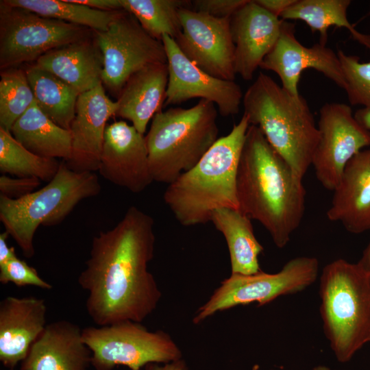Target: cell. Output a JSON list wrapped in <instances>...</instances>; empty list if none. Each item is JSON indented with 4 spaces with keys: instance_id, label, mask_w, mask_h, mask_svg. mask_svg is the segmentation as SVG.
<instances>
[{
    "instance_id": "cell-1",
    "label": "cell",
    "mask_w": 370,
    "mask_h": 370,
    "mask_svg": "<svg viewBox=\"0 0 370 370\" xmlns=\"http://www.w3.org/2000/svg\"><path fill=\"white\" fill-rule=\"evenodd\" d=\"M153 218L130 207L112 229L94 236L79 285L88 293L86 309L98 326L141 323L156 308L162 293L148 264L154 254Z\"/></svg>"
},
{
    "instance_id": "cell-2",
    "label": "cell",
    "mask_w": 370,
    "mask_h": 370,
    "mask_svg": "<svg viewBox=\"0 0 370 370\" xmlns=\"http://www.w3.org/2000/svg\"><path fill=\"white\" fill-rule=\"evenodd\" d=\"M306 195L302 179L271 146L261 130L250 125L237 171L238 209L258 221L275 246L282 249L301 223Z\"/></svg>"
},
{
    "instance_id": "cell-3",
    "label": "cell",
    "mask_w": 370,
    "mask_h": 370,
    "mask_svg": "<svg viewBox=\"0 0 370 370\" xmlns=\"http://www.w3.org/2000/svg\"><path fill=\"white\" fill-rule=\"evenodd\" d=\"M249 125L243 114L230 132L219 138L195 166L168 184L163 199L180 224H205L218 208L238 209L237 171Z\"/></svg>"
},
{
    "instance_id": "cell-4",
    "label": "cell",
    "mask_w": 370,
    "mask_h": 370,
    "mask_svg": "<svg viewBox=\"0 0 370 370\" xmlns=\"http://www.w3.org/2000/svg\"><path fill=\"white\" fill-rule=\"evenodd\" d=\"M244 113L301 179L311 166L319 130L307 101L260 73L243 98Z\"/></svg>"
},
{
    "instance_id": "cell-5",
    "label": "cell",
    "mask_w": 370,
    "mask_h": 370,
    "mask_svg": "<svg viewBox=\"0 0 370 370\" xmlns=\"http://www.w3.org/2000/svg\"><path fill=\"white\" fill-rule=\"evenodd\" d=\"M320 313L336 359L347 362L370 338V272L340 258L320 276Z\"/></svg>"
},
{
    "instance_id": "cell-6",
    "label": "cell",
    "mask_w": 370,
    "mask_h": 370,
    "mask_svg": "<svg viewBox=\"0 0 370 370\" xmlns=\"http://www.w3.org/2000/svg\"><path fill=\"white\" fill-rule=\"evenodd\" d=\"M217 118L215 104L206 99L158 112L145 136L153 181L169 184L195 166L219 138Z\"/></svg>"
},
{
    "instance_id": "cell-7",
    "label": "cell",
    "mask_w": 370,
    "mask_h": 370,
    "mask_svg": "<svg viewBox=\"0 0 370 370\" xmlns=\"http://www.w3.org/2000/svg\"><path fill=\"white\" fill-rule=\"evenodd\" d=\"M101 190L93 172H78L60 162L54 177L42 188L18 199L0 195V221L26 258L35 253L34 237L40 225L62 223L83 199Z\"/></svg>"
},
{
    "instance_id": "cell-8",
    "label": "cell",
    "mask_w": 370,
    "mask_h": 370,
    "mask_svg": "<svg viewBox=\"0 0 370 370\" xmlns=\"http://www.w3.org/2000/svg\"><path fill=\"white\" fill-rule=\"evenodd\" d=\"M82 340L92 352L96 370H112L124 365L131 370L150 363H169L182 354L171 336L163 330L151 332L140 323L124 321L82 329Z\"/></svg>"
},
{
    "instance_id": "cell-9",
    "label": "cell",
    "mask_w": 370,
    "mask_h": 370,
    "mask_svg": "<svg viewBox=\"0 0 370 370\" xmlns=\"http://www.w3.org/2000/svg\"><path fill=\"white\" fill-rule=\"evenodd\" d=\"M319 262L310 256L288 260L275 273H232L197 311L193 322L198 324L217 312L256 302L259 306L276 298L301 292L317 279Z\"/></svg>"
},
{
    "instance_id": "cell-10",
    "label": "cell",
    "mask_w": 370,
    "mask_h": 370,
    "mask_svg": "<svg viewBox=\"0 0 370 370\" xmlns=\"http://www.w3.org/2000/svg\"><path fill=\"white\" fill-rule=\"evenodd\" d=\"M0 2L1 69L36 61L52 49L86 38L85 27Z\"/></svg>"
},
{
    "instance_id": "cell-11",
    "label": "cell",
    "mask_w": 370,
    "mask_h": 370,
    "mask_svg": "<svg viewBox=\"0 0 370 370\" xmlns=\"http://www.w3.org/2000/svg\"><path fill=\"white\" fill-rule=\"evenodd\" d=\"M95 33L103 56L102 84L119 95L136 72L151 64L167 63L162 41L149 34L125 10L106 31Z\"/></svg>"
},
{
    "instance_id": "cell-12",
    "label": "cell",
    "mask_w": 370,
    "mask_h": 370,
    "mask_svg": "<svg viewBox=\"0 0 370 370\" xmlns=\"http://www.w3.org/2000/svg\"><path fill=\"white\" fill-rule=\"evenodd\" d=\"M317 127L319 136L311 165L320 184L333 191L347 162L370 146V131L358 123L349 106L336 102L321 108Z\"/></svg>"
},
{
    "instance_id": "cell-13",
    "label": "cell",
    "mask_w": 370,
    "mask_h": 370,
    "mask_svg": "<svg viewBox=\"0 0 370 370\" xmlns=\"http://www.w3.org/2000/svg\"><path fill=\"white\" fill-rule=\"evenodd\" d=\"M182 31L175 39L182 53L208 74L234 81V45L230 18H216L184 8L179 12Z\"/></svg>"
},
{
    "instance_id": "cell-14",
    "label": "cell",
    "mask_w": 370,
    "mask_h": 370,
    "mask_svg": "<svg viewBox=\"0 0 370 370\" xmlns=\"http://www.w3.org/2000/svg\"><path fill=\"white\" fill-rule=\"evenodd\" d=\"M162 41L169 70L164 106L200 98L217 105L221 116L238 114L243 98L239 84L217 78L201 69L182 53L170 36L164 35Z\"/></svg>"
},
{
    "instance_id": "cell-15",
    "label": "cell",
    "mask_w": 370,
    "mask_h": 370,
    "mask_svg": "<svg viewBox=\"0 0 370 370\" xmlns=\"http://www.w3.org/2000/svg\"><path fill=\"white\" fill-rule=\"evenodd\" d=\"M260 67L276 73L281 86L294 95H299L301 73L309 69L321 73L343 89L345 86L337 53L320 42L310 47L303 45L295 36V25L284 20L276 43Z\"/></svg>"
},
{
    "instance_id": "cell-16",
    "label": "cell",
    "mask_w": 370,
    "mask_h": 370,
    "mask_svg": "<svg viewBox=\"0 0 370 370\" xmlns=\"http://www.w3.org/2000/svg\"><path fill=\"white\" fill-rule=\"evenodd\" d=\"M98 171L103 178L134 193L153 182L144 134L124 121L107 125Z\"/></svg>"
},
{
    "instance_id": "cell-17",
    "label": "cell",
    "mask_w": 370,
    "mask_h": 370,
    "mask_svg": "<svg viewBox=\"0 0 370 370\" xmlns=\"http://www.w3.org/2000/svg\"><path fill=\"white\" fill-rule=\"evenodd\" d=\"M117 109V102L106 95L103 84L79 95L70 129L72 156L65 161L70 169L98 171L107 121Z\"/></svg>"
},
{
    "instance_id": "cell-18",
    "label": "cell",
    "mask_w": 370,
    "mask_h": 370,
    "mask_svg": "<svg viewBox=\"0 0 370 370\" xmlns=\"http://www.w3.org/2000/svg\"><path fill=\"white\" fill-rule=\"evenodd\" d=\"M283 20L258 5L254 0L238 10L230 18L234 45V69L246 81L251 80L256 69L276 43Z\"/></svg>"
},
{
    "instance_id": "cell-19",
    "label": "cell",
    "mask_w": 370,
    "mask_h": 370,
    "mask_svg": "<svg viewBox=\"0 0 370 370\" xmlns=\"http://www.w3.org/2000/svg\"><path fill=\"white\" fill-rule=\"evenodd\" d=\"M42 299L8 296L0 302V360L14 370L22 362L47 324Z\"/></svg>"
},
{
    "instance_id": "cell-20",
    "label": "cell",
    "mask_w": 370,
    "mask_h": 370,
    "mask_svg": "<svg viewBox=\"0 0 370 370\" xmlns=\"http://www.w3.org/2000/svg\"><path fill=\"white\" fill-rule=\"evenodd\" d=\"M92 352L82 329L60 320L48 323L22 361L21 370H88Z\"/></svg>"
},
{
    "instance_id": "cell-21",
    "label": "cell",
    "mask_w": 370,
    "mask_h": 370,
    "mask_svg": "<svg viewBox=\"0 0 370 370\" xmlns=\"http://www.w3.org/2000/svg\"><path fill=\"white\" fill-rule=\"evenodd\" d=\"M326 214L350 233L370 230V149L360 151L347 162Z\"/></svg>"
},
{
    "instance_id": "cell-22",
    "label": "cell",
    "mask_w": 370,
    "mask_h": 370,
    "mask_svg": "<svg viewBox=\"0 0 370 370\" xmlns=\"http://www.w3.org/2000/svg\"><path fill=\"white\" fill-rule=\"evenodd\" d=\"M168 80L167 63L151 64L134 73L119 95L116 115L131 121L144 134L164 105Z\"/></svg>"
},
{
    "instance_id": "cell-23",
    "label": "cell",
    "mask_w": 370,
    "mask_h": 370,
    "mask_svg": "<svg viewBox=\"0 0 370 370\" xmlns=\"http://www.w3.org/2000/svg\"><path fill=\"white\" fill-rule=\"evenodd\" d=\"M79 93L102 84L103 56L97 42L86 38L52 49L35 63Z\"/></svg>"
},
{
    "instance_id": "cell-24",
    "label": "cell",
    "mask_w": 370,
    "mask_h": 370,
    "mask_svg": "<svg viewBox=\"0 0 370 370\" xmlns=\"http://www.w3.org/2000/svg\"><path fill=\"white\" fill-rule=\"evenodd\" d=\"M13 137L31 152L44 158H60L68 161L72 156V134L56 124L36 101L14 123Z\"/></svg>"
},
{
    "instance_id": "cell-25",
    "label": "cell",
    "mask_w": 370,
    "mask_h": 370,
    "mask_svg": "<svg viewBox=\"0 0 370 370\" xmlns=\"http://www.w3.org/2000/svg\"><path fill=\"white\" fill-rule=\"evenodd\" d=\"M210 221L225 239L232 273L251 275L262 271L258 256L264 249L248 216L239 209L221 208L212 212Z\"/></svg>"
},
{
    "instance_id": "cell-26",
    "label": "cell",
    "mask_w": 370,
    "mask_h": 370,
    "mask_svg": "<svg viewBox=\"0 0 370 370\" xmlns=\"http://www.w3.org/2000/svg\"><path fill=\"white\" fill-rule=\"evenodd\" d=\"M25 71L38 108L56 124L70 130L79 92L36 64Z\"/></svg>"
},
{
    "instance_id": "cell-27",
    "label": "cell",
    "mask_w": 370,
    "mask_h": 370,
    "mask_svg": "<svg viewBox=\"0 0 370 370\" xmlns=\"http://www.w3.org/2000/svg\"><path fill=\"white\" fill-rule=\"evenodd\" d=\"M350 0H295L280 16L284 21L299 20L306 23L312 32H318L319 42L326 45L328 29L346 28L353 38L370 49V35L358 32L347 18Z\"/></svg>"
},
{
    "instance_id": "cell-28",
    "label": "cell",
    "mask_w": 370,
    "mask_h": 370,
    "mask_svg": "<svg viewBox=\"0 0 370 370\" xmlns=\"http://www.w3.org/2000/svg\"><path fill=\"white\" fill-rule=\"evenodd\" d=\"M5 4L27 9L42 16L106 31L124 10L101 11L72 2L71 0H3Z\"/></svg>"
},
{
    "instance_id": "cell-29",
    "label": "cell",
    "mask_w": 370,
    "mask_h": 370,
    "mask_svg": "<svg viewBox=\"0 0 370 370\" xmlns=\"http://www.w3.org/2000/svg\"><path fill=\"white\" fill-rule=\"evenodd\" d=\"M123 8L132 14L152 37L162 40L164 35L175 39L182 31L179 12L191 8L188 0H120Z\"/></svg>"
},
{
    "instance_id": "cell-30",
    "label": "cell",
    "mask_w": 370,
    "mask_h": 370,
    "mask_svg": "<svg viewBox=\"0 0 370 370\" xmlns=\"http://www.w3.org/2000/svg\"><path fill=\"white\" fill-rule=\"evenodd\" d=\"M60 162L56 158L39 156L19 143L10 132L0 128V171L17 177H36L49 182Z\"/></svg>"
},
{
    "instance_id": "cell-31",
    "label": "cell",
    "mask_w": 370,
    "mask_h": 370,
    "mask_svg": "<svg viewBox=\"0 0 370 370\" xmlns=\"http://www.w3.org/2000/svg\"><path fill=\"white\" fill-rule=\"evenodd\" d=\"M34 102L25 70L10 68L1 73L0 128L11 132L16 120Z\"/></svg>"
},
{
    "instance_id": "cell-32",
    "label": "cell",
    "mask_w": 370,
    "mask_h": 370,
    "mask_svg": "<svg viewBox=\"0 0 370 370\" xmlns=\"http://www.w3.org/2000/svg\"><path fill=\"white\" fill-rule=\"evenodd\" d=\"M337 55L350 104L370 109V61L360 62L358 56L347 55L342 50H338Z\"/></svg>"
},
{
    "instance_id": "cell-33",
    "label": "cell",
    "mask_w": 370,
    "mask_h": 370,
    "mask_svg": "<svg viewBox=\"0 0 370 370\" xmlns=\"http://www.w3.org/2000/svg\"><path fill=\"white\" fill-rule=\"evenodd\" d=\"M0 282H12L18 287L34 286L47 290L53 287L39 276L34 268L17 256L0 265Z\"/></svg>"
},
{
    "instance_id": "cell-34",
    "label": "cell",
    "mask_w": 370,
    "mask_h": 370,
    "mask_svg": "<svg viewBox=\"0 0 370 370\" xmlns=\"http://www.w3.org/2000/svg\"><path fill=\"white\" fill-rule=\"evenodd\" d=\"M249 0H195L191 9L216 18H231Z\"/></svg>"
},
{
    "instance_id": "cell-35",
    "label": "cell",
    "mask_w": 370,
    "mask_h": 370,
    "mask_svg": "<svg viewBox=\"0 0 370 370\" xmlns=\"http://www.w3.org/2000/svg\"><path fill=\"white\" fill-rule=\"evenodd\" d=\"M39 185L40 180L36 177H11L2 174L0 177V195L18 199L33 193Z\"/></svg>"
},
{
    "instance_id": "cell-36",
    "label": "cell",
    "mask_w": 370,
    "mask_h": 370,
    "mask_svg": "<svg viewBox=\"0 0 370 370\" xmlns=\"http://www.w3.org/2000/svg\"><path fill=\"white\" fill-rule=\"evenodd\" d=\"M72 2L101 11L124 10L120 0H71Z\"/></svg>"
},
{
    "instance_id": "cell-37",
    "label": "cell",
    "mask_w": 370,
    "mask_h": 370,
    "mask_svg": "<svg viewBox=\"0 0 370 370\" xmlns=\"http://www.w3.org/2000/svg\"><path fill=\"white\" fill-rule=\"evenodd\" d=\"M254 1L270 14L280 18L281 14L295 0H254Z\"/></svg>"
},
{
    "instance_id": "cell-38",
    "label": "cell",
    "mask_w": 370,
    "mask_h": 370,
    "mask_svg": "<svg viewBox=\"0 0 370 370\" xmlns=\"http://www.w3.org/2000/svg\"><path fill=\"white\" fill-rule=\"evenodd\" d=\"M9 236L5 231L0 234V265L17 256L14 248L8 245Z\"/></svg>"
},
{
    "instance_id": "cell-39",
    "label": "cell",
    "mask_w": 370,
    "mask_h": 370,
    "mask_svg": "<svg viewBox=\"0 0 370 370\" xmlns=\"http://www.w3.org/2000/svg\"><path fill=\"white\" fill-rule=\"evenodd\" d=\"M146 370H188V366L182 358L176 361L159 366L156 363H150L145 366Z\"/></svg>"
},
{
    "instance_id": "cell-40",
    "label": "cell",
    "mask_w": 370,
    "mask_h": 370,
    "mask_svg": "<svg viewBox=\"0 0 370 370\" xmlns=\"http://www.w3.org/2000/svg\"><path fill=\"white\" fill-rule=\"evenodd\" d=\"M354 114L358 123L370 131V109L362 108L356 111Z\"/></svg>"
},
{
    "instance_id": "cell-41",
    "label": "cell",
    "mask_w": 370,
    "mask_h": 370,
    "mask_svg": "<svg viewBox=\"0 0 370 370\" xmlns=\"http://www.w3.org/2000/svg\"><path fill=\"white\" fill-rule=\"evenodd\" d=\"M358 262L366 271L370 272V241L364 249L362 256Z\"/></svg>"
},
{
    "instance_id": "cell-42",
    "label": "cell",
    "mask_w": 370,
    "mask_h": 370,
    "mask_svg": "<svg viewBox=\"0 0 370 370\" xmlns=\"http://www.w3.org/2000/svg\"><path fill=\"white\" fill-rule=\"evenodd\" d=\"M312 370H332L330 367L324 365H318L314 367Z\"/></svg>"
},
{
    "instance_id": "cell-43",
    "label": "cell",
    "mask_w": 370,
    "mask_h": 370,
    "mask_svg": "<svg viewBox=\"0 0 370 370\" xmlns=\"http://www.w3.org/2000/svg\"><path fill=\"white\" fill-rule=\"evenodd\" d=\"M367 16H370V4H369V12H368Z\"/></svg>"
},
{
    "instance_id": "cell-44",
    "label": "cell",
    "mask_w": 370,
    "mask_h": 370,
    "mask_svg": "<svg viewBox=\"0 0 370 370\" xmlns=\"http://www.w3.org/2000/svg\"><path fill=\"white\" fill-rule=\"evenodd\" d=\"M369 342H370V338H369Z\"/></svg>"
}]
</instances>
